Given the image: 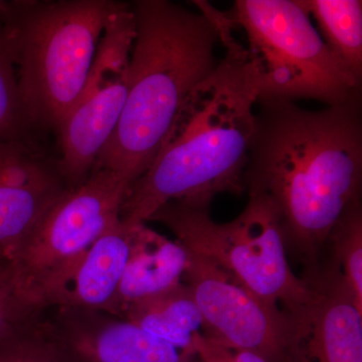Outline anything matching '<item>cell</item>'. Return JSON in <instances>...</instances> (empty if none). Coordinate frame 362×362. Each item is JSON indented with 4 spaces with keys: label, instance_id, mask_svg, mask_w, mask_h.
I'll return each instance as SVG.
<instances>
[{
    "label": "cell",
    "instance_id": "cell-2",
    "mask_svg": "<svg viewBox=\"0 0 362 362\" xmlns=\"http://www.w3.org/2000/svg\"><path fill=\"white\" fill-rule=\"evenodd\" d=\"M220 30L225 52L185 98L151 165L128 188L124 225L145 223L170 202L211 206L218 194L245 192L258 83L225 11Z\"/></svg>",
    "mask_w": 362,
    "mask_h": 362
},
{
    "label": "cell",
    "instance_id": "cell-19",
    "mask_svg": "<svg viewBox=\"0 0 362 362\" xmlns=\"http://www.w3.org/2000/svg\"><path fill=\"white\" fill-rule=\"evenodd\" d=\"M37 132L30 127L18 90L16 73L0 42V139H16Z\"/></svg>",
    "mask_w": 362,
    "mask_h": 362
},
{
    "label": "cell",
    "instance_id": "cell-9",
    "mask_svg": "<svg viewBox=\"0 0 362 362\" xmlns=\"http://www.w3.org/2000/svg\"><path fill=\"white\" fill-rule=\"evenodd\" d=\"M189 252L182 282L204 323V337L230 349L249 350L269 362H289L291 325L284 312L269 306L230 274Z\"/></svg>",
    "mask_w": 362,
    "mask_h": 362
},
{
    "label": "cell",
    "instance_id": "cell-15",
    "mask_svg": "<svg viewBox=\"0 0 362 362\" xmlns=\"http://www.w3.org/2000/svg\"><path fill=\"white\" fill-rule=\"evenodd\" d=\"M120 318L194 356V338L204 332L201 311L183 282L168 291L130 304Z\"/></svg>",
    "mask_w": 362,
    "mask_h": 362
},
{
    "label": "cell",
    "instance_id": "cell-1",
    "mask_svg": "<svg viewBox=\"0 0 362 362\" xmlns=\"http://www.w3.org/2000/svg\"><path fill=\"white\" fill-rule=\"evenodd\" d=\"M361 97L320 110L261 98L244 189L271 202L286 245L316 266L333 228L361 201Z\"/></svg>",
    "mask_w": 362,
    "mask_h": 362
},
{
    "label": "cell",
    "instance_id": "cell-20",
    "mask_svg": "<svg viewBox=\"0 0 362 362\" xmlns=\"http://www.w3.org/2000/svg\"><path fill=\"white\" fill-rule=\"evenodd\" d=\"M42 312L28 306L16 291L9 259L0 252V341L32 325Z\"/></svg>",
    "mask_w": 362,
    "mask_h": 362
},
{
    "label": "cell",
    "instance_id": "cell-4",
    "mask_svg": "<svg viewBox=\"0 0 362 362\" xmlns=\"http://www.w3.org/2000/svg\"><path fill=\"white\" fill-rule=\"evenodd\" d=\"M117 0H0V42L30 127L56 135L85 84Z\"/></svg>",
    "mask_w": 362,
    "mask_h": 362
},
{
    "label": "cell",
    "instance_id": "cell-10",
    "mask_svg": "<svg viewBox=\"0 0 362 362\" xmlns=\"http://www.w3.org/2000/svg\"><path fill=\"white\" fill-rule=\"evenodd\" d=\"M66 190L54 136L0 139V252L8 257Z\"/></svg>",
    "mask_w": 362,
    "mask_h": 362
},
{
    "label": "cell",
    "instance_id": "cell-3",
    "mask_svg": "<svg viewBox=\"0 0 362 362\" xmlns=\"http://www.w3.org/2000/svg\"><path fill=\"white\" fill-rule=\"evenodd\" d=\"M194 4L197 9L168 0L132 2L127 99L93 169L114 171L132 185L151 165L185 98L216 69L220 11Z\"/></svg>",
    "mask_w": 362,
    "mask_h": 362
},
{
    "label": "cell",
    "instance_id": "cell-11",
    "mask_svg": "<svg viewBox=\"0 0 362 362\" xmlns=\"http://www.w3.org/2000/svg\"><path fill=\"white\" fill-rule=\"evenodd\" d=\"M40 324L71 362H201L104 311L47 308Z\"/></svg>",
    "mask_w": 362,
    "mask_h": 362
},
{
    "label": "cell",
    "instance_id": "cell-12",
    "mask_svg": "<svg viewBox=\"0 0 362 362\" xmlns=\"http://www.w3.org/2000/svg\"><path fill=\"white\" fill-rule=\"evenodd\" d=\"M313 297L289 317V362H362V312L334 264L306 279Z\"/></svg>",
    "mask_w": 362,
    "mask_h": 362
},
{
    "label": "cell",
    "instance_id": "cell-18",
    "mask_svg": "<svg viewBox=\"0 0 362 362\" xmlns=\"http://www.w3.org/2000/svg\"><path fill=\"white\" fill-rule=\"evenodd\" d=\"M0 362L71 361L59 345L42 330L39 317L25 329L0 341Z\"/></svg>",
    "mask_w": 362,
    "mask_h": 362
},
{
    "label": "cell",
    "instance_id": "cell-7",
    "mask_svg": "<svg viewBox=\"0 0 362 362\" xmlns=\"http://www.w3.org/2000/svg\"><path fill=\"white\" fill-rule=\"evenodd\" d=\"M130 183L108 169H93L88 180L54 202L7 259L16 291L28 306L44 310L49 287L120 218Z\"/></svg>",
    "mask_w": 362,
    "mask_h": 362
},
{
    "label": "cell",
    "instance_id": "cell-17",
    "mask_svg": "<svg viewBox=\"0 0 362 362\" xmlns=\"http://www.w3.org/2000/svg\"><path fill=\"white\" fill-rule=\"evenodd\" d=\"M327 244L332 246V262L341 272L358 311L362 312L361 201L346 209L333 228Z\"/></svg>",
    "mask_w": 362,
    "mask_h": 362
},
{
    "label": "cell",
    "instance_id": "cell-21",
    "mask_svg": "<svg viewBox=\"0 0 362 362\" xmlns=\"http://www.w3.org/2000/svg\"><path fill=\"white\" fill-rule=\"evenodd\" d=\"M194 352L201 362H269L255 352L226 347L204 334L194 338Z\"/></svg>",
    "mask_w": 362,
    "mask_h": 362
},
{
    "label": "cell",
    "instance_id": "cell-8",
    "mask_svg": "<svg viewBox=\"0 0 362 362\" xmlns=\"http://www.w3.org/2000/svg\"><path fill=\"white\" fill-rule=\"evenodd\" d=\"M134 40L132 4L125 2L107 21L85 84L54 135L69 189L88 180L120 121Z\"/></svg>",
    "mask_w": 362,
    "mask_h": 362
},
{
    "label": "cell",
    "instance_id": "cell-6",
    "mask_svg": "<svg viewBox=\"0 0 362 362\" xmlns=\"http://www.w3.org/2000/svg\"><path fill=\"white\" fill-rule=\"evenodd\" d=\"M226 14L246 37L259 99L337 106L361 97L362 82L325 44L298 0H238Z\"/></svg>",
    "mask_w": 362,
    "mask_h": 362
},
{
    "label": "cell",
    "instance_id": "cell-14",
    "mask_svg": "<svg viewBox=\"0 0 362 362\" xmlns=\"http://www.w3.org/2000/svg\"><path fill=\"white\" fill-rule=\"evenodd\" d=\"M189 252L145 223L130 226V251L115 299L107 313L120 317L130 304L182 283Z\"/></svg>",
    "mask_w": 362,
    "mask_h": 362
},
{
    "label": "cell",
    "instance_id": "cell-16",
    "mask_svg": "<svg viewBox=\"0 0 362 362\" xmlns=\"http://www.w3.org/2000/svg\"><path fill=\"white\" fill-rule=\"evenodd\" d=\"M316 21L325 44L350 73L362 82L361 0H298Z\"/></svg>",
    "mask_w": 362,
    "mask_h": 362
},
{
    "label": "cell",
    "instance_id": "cell-5",
    "mask_svg": "<svg viewBox=\"0 0 362 362\" xmlns=\"http://www.w3.org/2000/svg\"><path fill=\"white\" fill-rule=\"evenodd\" d=\"M148 221L165 226L188 251L288 316L310 303L313 287L293 273L277 213L265 197L249 195L244 211L228 223L214 221L209 206L181 201L164 204Z\"/></svg>",
    "mask_w": 362,
    "mask_h": 362
},
{
    "label": "cell",
    "instance_id": "cell-13",
    "mask_svg": "<svg viewBox=\"0 0 362 362\" xmlns=\"http://www.w3.org/2000/svg\"><path fill=\"white\" fill-rule=\"evenodd\" d=\"M130 251V226L120 218L45 291L42 308L108 312L115 299Z\"/></svg>",
    "mask_w": 362,
    "mask_h": 362
}]
</instances>
